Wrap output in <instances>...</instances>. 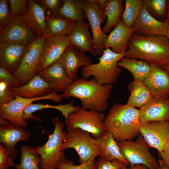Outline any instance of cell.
I'll return each mask as SVG.
<instances>
[{"instance_id":"cell-1","label":"cell","mask_w":169,"mask_h":169,"mask_svg":"<svg viewBox=\"0 0 169 169\" xmlns=\"http://www.w3.org/2000/svg\"><path fill=\"white\" fill-rule=\"evenodd\" d=\"M124 57L162 67L169 64V40L165 36H144L133 33Z\"/></svg>"},{"instance_id":"cell-2","label":"cell","mask_w":169,"mask_h":169,"mask_svg":"<svg viewBox=\"0 0 169 169\" xmlns=\"http://www.w3.org/2000/svg\"><path fill=\"white\" fill-rule=\"evenodd\" d=\"M112 87V84L101 85L93 78L88 80L82 77L73 82L61 95L67 100L71 97L79 99L84 109L103 112L108 107Z\"/></svg>"},{"instance_id":"cell-3","label":"cell","mask_w":169,"mask_h":169,"mask_svg":"<svg viewBox=\"0 0 169 169\" xmlns=\"http://www.w3.org/2000/svg\"><path fill=\"white\" fill-rule=\"evenodd\" d=\"M105 123L106 131L117 142L132 140L138 135L142 124L139 109L126 104L115 103L105 117Z\"/></svg>"},{"instance_id":"cell-4","label":"cell","mask_w":169,"mask_h":169,"mask_svg":"<svg viewBox=\"0 0 169 169\" xmlns=\"http://www.w3.org/2000/svg\"><path fill=\"white\" fill-rule=\"evenodd\" d=\"M125 51L118 54L110 48L104 49L101 56L98 59V63L81 68L82 77L88 79L93 76L101 85L115 83L122 72L117 63L124 57Z\"/></svg>"},{"instance_id":"cell-5","label":"cell","mask_w":169,"mask_h":169,"mask_svg":"<svg viewBox=\"0 0 169 169\" xmlns=\"http://www.w3.org/2000/svg\"><path fill=\"white\" fill-rule=\"evenodd\" d=\"M52 122L55 125L54 131L43 145L35 147L41 157V169H56L58 162L65 158L64 151L61 149L67 133L63 131L64 125L57 117L53 118Z\"/></svg>"},{"instance_id":"cell-6","label":"cell","mask_w":169,"mask_h":169,"mask_svg":"<svg viewBox=\"0 0 169 169\" xmlns=\"http://www.w3.org/2000/svg\"><path fill=\"white\" fill-rule=\"evenodd\" d=\"M105 118L104 112L86 110L77 106L65 120V125L67 132L79 128L90 133L97 139L106 130Z\"/></svg>"},{"instance_id":"cell-7","label":"cell","mask_w":169,"mask_h":169,"mask_svg":"<svg viewBox=\"0 0 169 169\" xmlns=\"http://www.w3.org/2000/svg\"><path fill=\"white\" fill-rule=\"evenodd\" d=\"M87 131L76 128L65 135L61 149H74L78 153L80 164L94 160L99 155L100 151L97 140Z\"/></svg>"},{"instance_id":"cell-8","label":"cell","mask_w":169,"mask_h":169,"mask_svg":"<svg viewBox=\"0 0 169 169\" xmlns=\"http://www.w3.org/2000/svg\"><path fill=\"white\" fill-rule=\"evenodd\" d=\"M118 144L122 156L129 162L130 167L142 164L148 169H157L159 166L141 135L138 136L135 141H125Z\"/></svg>"},{"instance_id":"cell-9","label":"cell","mask_w":169,"mask_h":169,"mask_svg":"<svg viewBox=\"0 0 169 169\" xmlns=\"http://www.w3.org/2000/svg\"><path fill=\"white\" fill-rule=\"evenodd\" d=\"M46 36L38 37L28 46L18 69L12 74L23 85L37 74V68Z\"/></svg>"},{"instance_id":"cell-10","label":"cell","mask_w":169,"mask_h":169,"mask_svg":"<svg viewBox=\"0 0 169 169\" xmlns=\"http://www.w3.org/2000/svg\"><path fill=\"white\" fill-rule=\"evenodd\" d=\"M16 98L10 102L0 105V118L7 120L25 128L29 124L23 120V112L29 104L34 101L44 100H51L58 102L63 98L61 95L58 94L55 92L41 97L32 99L24 98L16 95Z\"/></svg>"},{"instance_id":"cell-11","label":"cell","mask_w":169,"mask_h":169,"mask_svg":"<svg viewBox=\"0 0 169 169\" xmlns=\"http://www.w3.org/2000/svg\"><path fill=\"white\" fill-rule=\"evenodd\" d=\"M83 10L91 28L93 50L96 56L101 55L104 50V44L107 37L101 28V24L104 23L106 19L104 11L99 4L90 0H85Z\"/></svg>"},{"instance_id":"cell-12","label":"cell","mask_w":169,"mask_h":169,"mask_svg":"<svg viewBox=\"0 0 169 169\" xmlns=\"http://www.w3.org/2000/svg\"><path fill=\"white\" fill-rule=\"evenodd\" d=\"M70 45L69 36H46L37 68L38 72L58 61Z\"/></svg>"},{"instance_id":"cell-13","label":"cell","mask_w":169,"mask_h":169,"mask_svg":"<svg viewBox=\"0 0 169 169\" xmlns=\"http://www.w3.org/2000/svg\"><path fill=\"white\" fill-rule=\"evenodd\" d=\"M38 37L22 17L17 16L0 34V43H12L28 45Z\"/></svg>"},{"instance_id":"cell-14","label":"cell","mask_w":169,"mask_h":169,"mask_svg":"<svg viewBox=\"0 0 169 169\" xmlns=\"http://www.w3.org/2000/svg\"><path fill=\"white\" fill-rule=\"evenodd\" d=\"M139 131L149 147L160 152L169 139V121L142 123Z\"/></svg>"},{"instance_id":"cell-15","label":"cell","mask_w":169,"mask_h":169,"mask_svg":"<svg viewBox=\"0 0 169 169\" xmlns=\"http://www.w3.org/2000/svg\"><path fill=\"white\" fill-rule=\"evenodd\" d=\"M58 61L68 77L73 82L78 79L79 68L93 64L91 58L71 45L66 49Z\"/></svg>"},{"instance_id":"cell-16","label":"cell","mask_w":169,"mask_h":169,"mask_svg":"<svg viewBox=\"0 0 169 169\" xmlns=\"http://www.w3.org/2000/svg\"><path fill=\"white\" fill-rule=\"evenodd\" d=\"M169 25L166 19L164 21L158 20L150 14L143 6L132 28H134L133 33L140 36H165Z\"/></svg>"},{"instance_id":"cell-17","label":"cell","mask_w":169,"mask_h":169,"mask_svg":"<svg viewBox=\"0 0 169 169\" xmlns=\"http://www.w3.org/2000/svg\"><path fill=\"white\" fill-rule=\"evenodd\" d=\"M32 135L25 128L10 121L0 125V142L13 159L16 158L18 152L15 147L16 144L21 141H29Z\"/></svg>"},{"instance_id":"cell-18","label":"cell","mask_w":169,"mask_h":169,"mask_svg":"<svg viewBox=\"0 0 169 169\" xmlns=\"http://www.w3.org/2000/svg\"><path fill=\"white\" fill-rule=\"evenodd\" d=\"M139 109L142 123L154 121H169V98L152 96Z\"/></svg>"},{"instance_id":"cell-19","label":"cell","mask_w":169,"mask_h":169,"mask_svg":"<svg viewBox=\"0 0 169 169\" xmlns=\"http://www.w3.org/2000/svg\"><path fill=\"white\" fill-rule=\"evenodd\" d=\"M28 46L12 43H0V66L13 74L19 67Z\"/></svg>"},{"instance_id":"cell-20","label":"cell","mask_w":169,"mask_h":169,"mask_svg":"<svg viewBox=\"0 0 169 169\" xmlns=\"http://www.w3.org/2000/svg\"><path fill=\"white\" fill-rule=\"evenodd\" d=\"M148 76L143 81L152 96L169 97V73L161 67L151 64Z\"/></svg>"},{"instance_id":"cell-21","label":"cell","mask_w":169,"mask_h":169,"mask_svg":"<svg viewBox=\"0 0 169 169\" xmlns=\"http://www.w3.org/2000/svg\"><path fill=\"white\" fill-rule=\"evenodd\" d=\"M49 85L53 92H64L73 82L58 61L37 73Z\"/></svg>"},{"instance_id":"cell-22","label":"cell","mask_w":169,"mask_h":169,"mask_svg":"<svg viewBox=\"0 0 169 169\" xmlns=\"http://www.w3.org/2000/svg\"><path fill=\"white\" fill-rule=\"evenodd\" d=\"M38 37L47 35V18L44 9L35 0H28V9L21 16Z\"/></svg>"},{"instance_id":"cell-23","label":"cell","mask_w":169,"mask_h":169,"mask_svg":"<svg viewBox=\"0 0 169 169\" xmlns=\"http://www.w3.org/2000/svg\"><path fill=\"white\" fill-rule=\"evenodd\" d=\"M134 31L133 28L128 27L122 20L107 36L104 49L111 48L112 51L118 54L126 51L128 41Z\"/></svg>"},{"instance_id":"cell-24","label":"cell","mask_w":169,"mask_h":169,"mask_svg":"<svg viewBox=\"0 0 169 169\" xmlns=\"http://www.w3.org/2000/svg\"><path fill=\"white\" fill-rule=\"evenodd\" d=\"M90 27L89 23L84 20L77 22L69 38L70 45L75 46L82 52H89L95 56L93 49V36L89 30Z\"/></svg>"},{"instance_id":"cell-25","label":"cell","mask_w":169,"mask_h":169,"mask_svg":"<svg viewBox=\"0 0 169 169\" xmlns=\"http://www.w3.org/2000/svg\"><path fill=\"white\" fill-rule=\"evenodd\" d=\"M10 88L16 95L28 99L41 97L53 92L48 84L38 74L27 84Z\"/></svg>"},{"instance_id":"cell-26","label":"cell","mask_w":169,"mask_h":169,"mask_svg":"<svg viewBox=\"0 0 169 169\" xmlns=\"http://www.w3.org/2000/svg\"><path fill=\"white\" fill-rule=\"evenodd\" d=\"M96 140L100 158L109 161L119 160L129 164L122 156L118 142L110 132L106 130Z\"/></svg>"},{"instance_id":"cell-27","label":"cell","mask_w":169,"mask_h":169,"mask_svg":"<svg viewBox=\"0 0 169 169\" xmlns=\"http://www.w3.org/2000/svg\"><path fill=\"white\" fill-rule=\"evenodd\" d=\"M127 88L130 96L126 104L135 108H140L152 96L144 82L138 79L130 82Z\"/></svg>"},{"instance_id":"cell-28","label":"cell","mask_w":169,"mask_h":169,"mask_svg":"<svg viewBox=\"0 0 169 169\" xmlns=\"http://www.w3.org/2000/svg\"><path fill=\"white\" fill-rule=\"evenodd\" d=\"M74 100H72L70 102L66 104H59L55 105L49 104L43 105L41 103L33 104L32 103L29 104L23 110L22 116L23 120L27 121L30 119L42 122V120L38 116L33 115V113L38 110H41L44 109H53L57 110L61 112L66 119L69 115L74 112L76 109L77 106H74L73 104Z\"/></svg>"},{"instance_id":"cell-29","label":"cell","mask_w":169,"mask_h":169,"mask_svg":"<svg viewBox=\"0 0 169 169\" xmlns=\"http://www.w3.org/2000/svg\"><path fill=\"white\" fill-rule=\"evenodd\" d=\"M47 23L46 36L60 35L69 36L77 22L59 16L52 15L47 18Z\"/></svg>"},{"instance_id":"cell-30","label":"cell","mask_w":169,"mask_h":169,"mask_svg":"<svg viewBox=\"0 0 169 169\" xmlns=\"http://www.w3.org/2000/svg\"><path fill=\"white\" fill-rule=\"evenodd\" d=\"M124 9L123 0H108L104 11L107 20L102 30L107 34L116 27L122 19Z\"/></svg>"},{"instance_id":"cell-31","label":"cell","mask_w":169,"mask_h":169,"mask_svg":"<svg viewBox=\"0 0 169 169\" xmlns=\"http://www.w3.org/2000/svg\"><path fill=\"white\" fill-rule=\"evenodd\" d=\"M117 65L129 71L134 79L142 81L148 76L151 69V64L145 61L125 57L120 60Z\"/></svg>"},{"instance_id":"cell-32","label":"cell","mask_w":169,"mask_h":169,"mask_svg":"<svg viewBox=\"0 0 169 169\" xmlns=\"http://www.w3.org/2000/svg\"><path fill=\"white\" fill-rule=\"evenodd\" d=\"M85 0H64L58 15L76 22L87 19L83 10Z\"/></svg>"},{"instance_id":"cell-33","label":"cell","mask_w":169,"mask_h":169,"mask_svg":"<svg viewBox=\"0 0 169 169\" xmlns=\"http://www.w3.org/2000/svg\"><path fill=\"white\" fill-rule=\"evenodd\" d=\"M21 151L20 162L15 165L16 169H40L39 167L41 157L35 147L24 145L20 148Z\"/></svg>"},{"instance_id":"cell-34","label":"cell","mask_w":169,"mask_h":169,"mask_svg":"<svg viewBox=\"0 0 169 169\" xmlns=\"http://www.w3.org/2000/svg\"><path fill=\"white\" fill-rule=\"evenodd\" d=\"M144 6L142 0H125L122 20L128 27L132 28L141 9Z\"/></svg>"},{"instance_id":"cell-35","label":"cell","mask_w":169,"mask_h":169,"mask_svg":"<svg viewBox=\"0 0 169 169\" xmlns=\"http://www.w3.org/2000/svg\"><path fill=\"white\" fill-rule=\"evenodd\" d=\"M144 6L153 17L160 21L167 15V0H142Z\"/></svg>"},{"instance_id":"cell-36","label":"cell","mask_w":169,"mask_h":169,"mask_svg":"<svg viewBox=\"0 0 169 169\" xmlns=\"http://www.w3.org/2000/svg\"><path fill=\"white\" fill-rule=\"evenodd\" d=\"M9 4L8 0H0V34L15 17L11 11Z\"/></svg>"},{"instance_id":"cell-37","label":"cell","mask_w":169,"mask_h":169,"mask_svg":"<svg viewBox=\"0 0 169 169\" xmlns=\"http://www.w3.org/2000/svg\"><path fill=\"white\" fill-rule=\"evenodd\" d=\"M96 160H95L76 165L72 161L65 158L58 162L56 169H96Z\"/></svg>"},{"instance_id":"cell-38","label":"cell","mask_w":169,"mask_h":169,"mask_svg":"<svg viewBox=\"0 0 169 169\" xmlns=\"http://www.w3.org/2000/svg\"><path fill=\"white\" fill-rule=\"evenodd\" d=\"M129 165L119 160L109 161L105 160L100 157L96 160V169H122L127 167Z\"/></svg>"},{"instance_id":"cell-39","label":"cell","mask_w":169,"mask_h":169,"mask_svg":"<svg viewBox=\"0 0 169 169\" xmlns=\"http://www.w3.org/2000/svg\"><path fill=\"white\" fill-rule=\"evenodd\" d=\"M11 11L15 16H22L28 9V0H8Z\"/></svg>"},{"instance_id":"cell-40","label":"cell","mask_w":169,"mask_h":169,"mask_svg":"<svg viewBox=\"0 0 169 169\" xmlns=\"http://www.w3.org/2000/svg\"><path fill=\"white\" fill-rule=\"evenodd\" d=\"M16 98V95L7 83L5 81L0 80V105L8 103Z\"/></svg>"},{"instance_id":"cell-41","label":"cell","mask_w":169,"mask_h":169,"mask_svg":"<svg viewBox=\"0 0 169 169\" xmlns=\"http://www.w3.org/2000/svg\"><path fill=\"white\" fill-rule=\"evenodd\" d=\"M36 1L44 9L51 12L53 15L58 16L63 2L60 0H37Z\"/></svg>"},{"instance_id":"cell-42","label":"cell","mask_w":169,"mask_h":169,"mask_svg":"<svg viewBox=\"0 0 169 169\" xmlns=\"http://www.w3.org/2000/svg\"><path fill=\"white\" fill-rule=\"evenodd\" d=\"M0 80L6 82L10 88H17L23 85L12 74L1 66H0Z\"/></svg>"},{"instance_id":"cell-43","label":"cell","mask_w":169,"mask_h":169,"mask_svg":"<svg viewBox=\"0 0 169 169\" xmlns=\"http://www.w3.org/2000/svg\"><path fill=\"white\" fill-rule=\"evenodd\" d=\"M15 166L13 158L9 152L2 145H0V168L8 169V167Z\"/></svg>"},{"instance_id":"cell-44","label":"cell","mask_w":169,"mask_h":169,"mask_svg":"<svg viewBox=\"0 0 169 169\" xmlns=\"http://www.w3.org/2000/svg\"><path fill=\"white\" fill-rule=\"evenodd\" d=\"M162 165L169 168V139L165 144L162 151L158 153Z\"/></svg>"},{"instance_id":"cell-45","label":"cell","mask_w":169,"mask_h":169,"mask_svg":"<svg viewBox=\"0 0 169 169\" xmlns=\"http://www.w3.org/2000/svg\"><path fill=\"white\" fill-rule=\"evenodd\" d=\"M90 1L95 3L99 4L101 9L104 11L108 0H90Z\"/></svg>"},{"instance_id":"cell-46","label":"cell","mask_w":169,"mask_h":169,"mask_svg":"<svg viewBox=\"0 0 169 169\" xmlns=\"http://www.w3.org/2000/svg\"><path fill=\"white\" fill-rule=\"evenodd\" d=\"M122 169H148L147 167L144 165L142 164H137L135 165L133 167L125 168Z\"/></svg>"},{"instance_id":"cell-47","label":"cell","mask_w":169,"mask_h":169,"mask_svg":"<svg viewBox=\"0 0 169 169\" xmlns=\"http://www.w3.org/2000/svg\"><path fill=\"white\" fill-rule=\"evenodd\" d=\"M169 24V0H167V15L166 19Z\"/></svg>"},{"instance_id":"cell-48","label":"cell","mask_w":169,"mask_h":169,"mask_svg":"<svg viewBox=\"0 0 169 169\" xmlns=\"http://www.w3.org/2000/svg\"><path fill=\"white\" fill-rule=\"evenodd\" d=\"M164 69L169 73V64L161 67Z\"/></svg>"},{"instance_id":"cell-49","label":"cell","mask_w":169,"mask_h":169,"mask_svg":"<svg viewBox=\"0 0 169 169\" xmlns=\"http://www.w3.org/2000/svg\"><path fill=\"white\" fill-rule=\"evenodd\" d=\"M158 162L159 165V166L157 169H163L162 165L160 159L158 160Z\"/></svg>"},{"instance_id":"cell-50","label":"cell","mask_w":169,"mask_h":169,"mask_svg":"<svg viewBox=\"0 0 169 169\" xmlns=\"http://www.w3.org/2000/svg\"><path fill=\"white\" fill-rule=\"evenodd\" d=\"M165 36L169 40V25Z\"/></svg>"},{"instance_id":"cell-51","label":"cell","mask_w":169,"mask_h":169,"mask_svg":"<svg viewBox=\"0 0 169 169\" xmlns=\"http://www.w3.org/2000/svg\"><path fill=\"white\" fill-rule=\"evenodd\" d=\"M160 160H161V164H162V168H163V169H169V168L166 167H165V166H163V165H162V162H161V159H160Z\"/></svg>"},{"instance_id":"cell-52","label":"cell","mask_w":169,"mask_h":169,"mask_svg":"<svg viewBox=\"0 0 169 169\" xmlns=\"http://www.w3.org/2000/svg\"><path fill=\"white\" fill-rule=\"evenodd\" d=\"M0 169H2L0 168Z\"/></svg>"}]
</instances>
